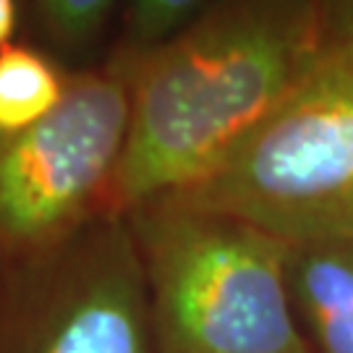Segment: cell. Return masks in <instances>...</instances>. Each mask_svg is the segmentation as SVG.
<instances>
[{
    "label": "cell",
    "instance_id": "obj_11",
    "mask_svg": "<svg viewBox=\"0 0 353 353\" xmlns=\"http://www.w3.org/2000/svg\"><path fill=\"white\" fill-rule=\"evenodd\" d=\"M19 21H21V3L19 0H0V50L13 45Z\"/></svg>",
    "mask_w": 353,
    "mask_h": 353
},
{
    "label": "cell",
    "instance_id": "obj_2",
    "mask_svg": "<svg viewBox=\"0 0 353 353\" xmlns=\"http://www.w3.org/2000/svg\"><path fill=\"white\" fill-rule=\"evenodd\" d=\"M126 220L157 353H309L290 299V243L178 199Z\"/></svg>",
    "mask_w": 353,
    "mask_h": 353
},
{
    "label": "cell",
    "instance_id": "obj_4",
    "mask_svg": "<svg viewBox=\"0 0 353 353\" xmlns=\"http://www.w3.org/2000/svg\"><path fill=\"white\" fill-rule=\"evenodd\" d=\"M128 118L131 71L110 58L71 74L42 123L0 141V265L37 259L113 214Z\"/></svg>",
    "mask_w": 353,
    "mask_h": 353
},
{
    "label": "cell",
    "instance_id": "obj_5",
    "mask_svg": "<svg viewBox=\"0 0 353 353\" xmlns=\"http://www.w3.org/2000/svg\"><path fill=\"white\" fill-rule=\"evenodd\" d=\"M0 353H157L126 214L63 246L0 265Z\"/></svg>",
    "mask_w": 353,
    "mask_h": 353
},
{
    "label": "cell",
    "instance_id": "obj_3",
    "mask_svg": "<svg viewBox=\"0 0 353 353\" xmlns=\"http://www.w3.org/2000/svg\"><path fill=\"white\" fill-rule=\"evenodd\" d=\"M165 199L241 217L290 246L353 236L351 48H327L212 176Z\"/></svg>",
    "mask_w": 353,
    "mask_h": 353
},
{
    "label": "cell",
    "instance_id": "obj_9",
    "mask_svg": "<svg viewBox=\"0 0 353 353\" xmlns=\"http://www.w3.org/2000/svg\"><path fill=\"white\" fill-rule=\"evenodd\" d=\"M115 6L118 0H37V16L55 45L79 50L100 37Z\"/></svg>",
    "mask_w": 353,
    "mask_h": 353
},
{
    "label": "cell",
    "instance_id": "obj_1",
    "mask_svg": "<svg viewBox=\"0 0 353 353\" xmlns=\"http://www.w3.org/2000/svg\"><path fill=\"white\" fill-rule=\"evenodd\" d=\"M325 50L316 0H217L178 37L123 61L131 118L113 214L207 181Z\"/></svg>",
    "mask_w": 353,
    "mask_h": 353
},
{
    "label": "cell",
    "instance_id": "obj_8",
    "mask_svg": "<svg viewBox=\"0 0 353 353\" xmlns=\"http://www.w3.org/2000/svg\"><path fill=\"white\" fill-rule=\"evenodd\" d=\"M217 0H126L123 37L115 58L139 61L160 45L178 37Z\"/></svg>",
    "mask_w": 353,
    "mask_h": 353
},
{
    "label": "cell",
    "instance_id": "obj_10",
    "mask_svg": "<svg viewBox=\"0 0 353 353\" xmlns=\"http://www.w3.org/2000/svg\"><path fill=\"white\" fill-rule=\"evenodd\" d=\"M327 48H351L353 50V0H316Z\"/></svg>",
    "mask_w": 353,
    "mask_h": 353
},
{
    "label": "cell",
    "instance_id": "obj_6",
    "mask_svg": "<svg viewBox=\"0 0 353 353\" xmlns=\"http://www.w3.org/2000/svg\"><path fill=\"white\" fill-rule=\"evenodd\" d=\"M288 283L309 353H353V236L290 246Z\"/></svg>",
    "mask_w": 353,
    "mask_h": 353
},
{
    "label": "cell",
    "instance_id": "obj_7",
    "mask_svg": "<svg viewBox=\"0 0 353 353\" xmlns=\"http://www.w3.org/2000/svg\"><path fill=\"white\" fill-rule=\"evenodd\" d=\"M71 74L37 48L13 42L0 50V141L13 139L52 115Z\"/></svg>",
    "mask_w": 353,
    "mask_h": 353
}]
</instances>
